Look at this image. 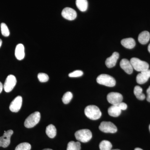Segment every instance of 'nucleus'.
<instances>
[{"label":"nucleus","instance_id":"nucleus-3","mask_svg":"<svg viewBox=\"0 0 150 150\" xmlns=\"http://www.w3.org/2000/svg\"><path fill=\"white\" fill-rule=\"evenodd\" d=\"M75 136L78 141L83 143H86L91 139L92 134L90 130L88 129H81L77 131L75 133Z\"/></svg>","mask_w":150,"mask_h":150},{"label":"nucleus","instance_id":"nucleus-16","mask_svg":"<svg viewBox=\"0 0 150 150\" xmlns=\"http://www.w3.org/2000/svg\"><path fill=\"white\" fill-rule=\"evenodd\" d=\"M121 43L123 47L128 49H132L136 46L135 40L131 38L122 39Z\"/></svg>","mask_w":150,"mask_h":150},{"label":"nucleus","instance_id":"nucleus-27","mask_svg":"<svg viewBox=\"0 0 150 150\" xmlns=\"http://www.w3.org/2000/svg\"><path fill=\"white\" fill-rule=\"evenodd\" d=\"M38 78L41 83L46 82L49 80L48 75L45 73H39L38 75Z\"/></svg>","mask_w":150,"mask_h":150},{"label":"nucleus","instance_id":"nucleus-12","mask_svg":"<svg viewBox=\"0 0 150 150\" xmlns=\"http://www.w3.org/2000/svg\"><path fill=\"white\" fill-rule=\"evenodd\" d=\"M150 78V70L148 69L146 71L141 72L138 74L136 78L137 83L139 84H143L146 83Z\"/></svg>","mask_w":150,"mask_h":150},{"label":"nucleus","instance_id":"nucleus-2","mask_svg":"<svg viewBox=\"0 0 150 150\" xmlns=\"http://www.w3.org/2000/svg\"><path fill=\"white\" fill-rule=\"evenodd\" d=\"M98 84L108 87H113L115 85L116 81L114 78L110 75L102 74L99 75L96 79Z\"/></svg>","mask_w":150,"mask_h":150},{"label":"nucleus","instance_id":"nucleus-11","mask_svg":"<svg viewBox=\"0 0 150 150\" xmlns=\"http://www.w3.org/2000/svg\"><path fill=\"white\" fill-rule=\"evenodd\" d=\"M62 16L68 20L73 21L77 17V13L76 11L71 8H65L62 11Z\"/></svg>","mask_w":150,"mask_h":150},{"label":"nucleus","instance_id":"nucleus-37","mask_svg":"<svg viewBox=\"0 0 150 150\" xmlns=\"http://www.w3.org/2000/svg\"><path fill=\"white\" fill-rule=\"evenodd\" d=\"M149 129H150V126H149Z\"/></svg>","mask_w":150,"mask_h":150},{"label":"nucleus","instance_id":"nucleus-4","mask_svg":"<svg viewBox=\"0 0 150 150\" xmlns=\"http://www.w3.org/2000/svg\"><path fill=\"white\" fill-rule=\"evenodd\" d=\"M40 118V112L38 111L33 112L25 119L24 122V126L27 128H33L38 123Z\"/></svg>","mask_w":150,"mask_h":150},{"label":"nucleus","instance_id":"nucleus-10","mask_svg":"<svg viewBox=\"0 0 150 150\" xmlns=\"http://www.w3.org/2000/svg\"><path fill=\"white\" fill-rule=\"evenodd\" d=\"M22 98L21 96H17L11 102L9 106V109L13 112H18L21 108L22 104Z\"/></svg>","mask_w":150,"mask_h":150},{"label":"nucleus","instance_id":"nucleus-9","mask_svg":"<svg viewBox=\"0 0 150 150\" xmlns=\"http://www.w3.org/2000/svg\"><path fill=\"white\" fill-rule=\"evenodd\" d=\"M13 130H9L4 131L3 136L0 137V147L6 148L10 145L11 142V138L13 134Z\"/></svg>","mask_w":150,"mask_h":150},{"label":"nucleus","instance_id":"nucleus-32","mask_svg":"<svg viewBox=\"0 0 150 150\" xmlns=\"http://www.w3.org/2000/svg\"><path fill=\"white\" fill-rule=\"evenodd\" d=\"M2 44V40L1 39H0V48Z\"/></svg>","mask_w":150,"mask_h":150},{"label":"nucleus","instance_id":"nucleus-14","mask_svg":"<svg viewBox=\"0 0 150 150\" xmlns=\"http://www.w3.org/2000/svg\"><path fill=\"white\" fill-rule=\"evenodd\" d=\"M119 57V54L118 52H114L112 56L108 57L105 61V64L106 67L108 68H111L115 67Z\"/></svg>","mask_w":150,"mask_h":150},{"label":"nucleus","instance_id":"nucleus-35","mask_svg":"<svg viewBox=\"0 0 150 150\" xmlns=\"http://www.w3.org/2000/svg\"><path fill=\"white\" fill-rule=\"evenodd\" d=\"M42 150H53L51 149H43Z\"/></svg>","mask_w":150,"mask_h":150},{"label":"nucleus","instance_id":"nucleus-30","mask_svg":"<svg viewBox=\"0 0 150 150\" xmlns=\"http://www.w3.org/2000/svg\"><path fill=\"white\" fill-rule=\"evenodd\" d=\"M147 96V100L148 102H150V86L146 91Z\"/></svg>","mask_w":150,"mask_h":150},{"label":"nucleus","instance_id":"nucleus-19","mask_svg":"<svg viewBox=\"0 0 150 150\" xmlns=\"http://www.w3.org/2000/svg\"><path fill=\"white\" fill-rule=\"evenodd\" d=\"M134 93L137 99L144 100L146 98V96L143 93V89L139 86H137L134 88Z\"/></svg>","mask_w":150,"mask_h":150},{"label":"nucleus","instance_id":"nucleus-13","mask_svg":"<svg viewBox=\"0 0 150 150\" xmlns=\"http://www.w3.org/2000/svg\"><path fill=\"white\" fill-rule=\"evenodd\" d=\"M121 69L125 71V72L129 74H131L133 72V69L131 62L127 59H123L120 63Z\"/></svg>","mask_w":150,"mask_h":150},{"label":"nucleus","instance_id":"nucleus-29","mask_svg":"<svg viewBox=\"0 0 150 150\" xmlns=\"http://www.w3.org/2000/svg\"><path fill=\"white\" fill-rule=\"evenodd\" d=\"M117 105L119 106L121 110H126L127 108V104H126V103H125L122 102L120 103H119V104Z\"/></svg>","mask_w":150,"mask_h":150},{"label":"nucleus","instance_id":"nucleus-22","mask_svg":"<svg viewBox=\"0 0 150 150\" xmlns=\"http://www.w3.org/2000/svg\"><path fill=\"white\" fill-rule=\"evenodd\" d=\"M81 144L79 142L71 141L69 142L67 146V150H81Z\"/></svg>","mask_w":150,"mask_h":150},{"label":"nucleus","instance_id":"nucleus-6","mask_svg":"<svg viewBox=\"0 0 150 150\" xmlns=\"http://www.w3.org/2000/svg\"><path fill=\"white\" fill-rule=\"evenodd\" d=\"M100 131L105 133H116L117 131L116 126L111 122L103 121L101 122L99 126Z\"/></svg>","mask_w":150,"mask_h":150},{"label":"nucleus","instance_id":"nucleus-15","mask_svg":"<svg viewBox=\"0 0 150 150\" xmlns=\"http://www.w3.org/2000/svg\"><path fill=\"white\" fill-rule=\"evenodd\" d=\"M15 55L18 60H22L25 57V48L24 46L21 43L18 44L16 46Z\"/></svg>","mask_w":150,"mask_h":150},{"label":"nucleus","instance_id":"nucleus-25","mask_svg":"<svg viewBox=\"0 0 150 150\" xmlns=\"http://www.w3.org/2000/svg\"><path fill=\"white\" fill-rule=\"evenodd\" d=\"M31 145L28 143H22L18 145L15 150H30Z\"/></svg>","mask_w":150,"mask_h":150},{"label":"nucleus","instance_id":"nucleus-5","mask_svg":"<svg viewBox=\"0 0 150 150\" xmlns=\"http://www.w3.org/2000/svg\"><path fill=\"white\" fill-rule=\"evenodd\" d=\"M133 69L137 71L142 72L149 69V64L146 62L137 58H132L130 60Z\"/></svg>","mask_w":150,"mask_h":150},{"label":"nucleus","instance_id":"nucleus-31","mask_svg":"<svg viewBox=\"0 0 150 150\" xmlns=\"http://www.w3.org/2000/svg\"><path fill=\"white\" fill-rule=\"evenodd\" d=\"M3 88H4V86H3L1 82H0V93L2 91Z\"/></svg>","mask_w":150,"mask_h":150},{"label":"nucleus","instance_id":"nucleus-24","mask_svg":"<svg viewBox=\"0 0 150 150\" xmlns=\"http://www.w3.org/2000/svg\"><path fill=\"white\" fill-rule=\"evenodd\" d=\"M73 98V94L71 92H67L63 96L62 100L65 104H68Z\"/></svg>","mask_w":150,"mask_h":150},{"label":"nucleus","instance_id":"nucleus-20","mask_svg":"<svg viewBox=\"0 0 150 150\" xmlns=\"http://www.w3.org/2000/svg\"><path fill=\"white\" fill-rule=\"evenodd\" d=\"M76 5L81 11L85 12L87 9L88 3L87 0H76Z\"/></svg>","mask_w":150,"mask_h":150},{"label":"nucleus","instance_id":"nucleus-8","mask_svg":"<svg viewBox=\"0 0 150 150\" xmlns=\"http://www.w3.org/2000/svg\"><path fill=\"white\" fill-rule=\"evenodd\" d=\"M107 99L108 102L112 105H117L122 102L123 96L117 92H111L108 94Z\"/></svg>","mask_w":150,"mask_h":150},{"label":"nucleus","instance_id":"nucleus-26","mask_svg":"<svg viewBox=\"0 0 150 150\" xmlns=\"http://www.w3.org/2000/svg\"><path fill=\"white\" fill-rule=\"evenodd\" d=\"M1 32L2 34L5 37H8L10 35V31L7 25L4 23L1 24Z\"/></svg>","mask_w":150,"mask_h":150},{"label":"nucleus","instance_id":"nucleus-33","mask_svg":"<svg viewBox=\"0 0 150 150\" xmlns=\"http://www.w3.org/2000/svg\"><path fill=\"white\" fill-rule=\"evenodd\" d=\"M148 51H149V52L150 53V43L149 44V46H148Z\"/></svg>","mask_w":150,"mask_h":150},{"label":"nucleus","instance_id":"nucleus-21","mask_svg":"<svg viewBox=\"0 0 150 150\" xmlns=\"http://www.w3.org/2000/svg\"><path fill=\"white\" fill-rule=\"evenodd\" d=\"M46 134L49 138L53 139L56 137L57 131L55 126L52 124H50L47 126L46 130Z\"/></svg>","mask_w":150,"mask_h":150},{"label":"nucleus","instance_id":"nucleus-28","mask_svg":"<svg viewBox=\"0 0 150 150\" xmlns=\"http://www.w3.org/2000/svg\"><path fill=\"white\" fill-rule=\"evenodd\" d=\"M83 74V72L81 70H76L73 72L70 73L69 76L70 77L76 78L81 76Z\"/></svg>","mask_w":150,"mask_h":150},{"label":"nucleus","instance_id":"nucleus-18","mask_svg":"<svg viewBox=\"0 0 150 150\" xmlns=\"http://www.w3.org/2000/svg\"><path fill=\"white\" fill-rule=\"evenodd\" d=\"M150 38L149 33L147 31H144L140 33L138 37V40L140 43L144 45L148 43Z\"/></svg>","mask_w":150,"mask_h":150},{"label":"nucleus","instance_id":"nucleus-36","mask_svg":"<svg viewBox=\"0 0 150 150\" xmlns=\"http://www.w3.org/2000/svg\"><path fill=\"white\" fill-rule=\"evenodd\" d=\"M120 150L119 149H114V150Z\"/></svg>","mask_w":150,"mask_h":150},{"label":"nucleus","instance_id":"nucleus-34","mask_svg":"<svg viewBox=\"0 0 150 150\" xmlns=\"http://www.w3.org/2000/svg\"><path fill=\"white\" fill-rule=\"evenodd\" d=\"M143 150L142 149H140V148H136V149H135V150Z\"/></svg>","mask_w":150,"mask_h":150},{"label":"nucleus","instance_id":"nucleus-7","mask_svg":"<svg viewBox=\"0 0 150 150\" xmlns=\"http://www.w3.org/2000/svg\"><path fill=\"white\" fill-rule=\"evenodd\" d=\"M17 83L16 78L13 75L8 76L6 79L4 85V88L5 91L9 93L11 91L15 86Z\"/></svg>","mask_w":150,"mask_h":150},{"label":"nucleus","instance_id":"nucleus-17","mask_svg":"<svg viewBox=\"0 0 150 150\" xmlns=\"http://www.w3.org/2000/svg\"><path fill=\"white\" fill-rule=\"evenodd\" d=\"M121 110L118 105H112L108 109V114L112 117H117L121 115Z\"/></svg>","mask_w":150,"mask_h":150},{"label":"nucleus","instance_id":"nucleus-23","mask_svg":"<svg viewBox=\"0 0 150 150\" xmlns=\"http://www.w3.org/2000/svg\"><path fill=\"white\" fill-rule=\"evenodd\" d=\"M112 148V144L110 142L107 140L102 141L99 144L100 150H111Z\"/></svg>","mask_w":150,"mask_h":150},{"label":"nucleus","instance_id":"nucleus-1","mask_svg":"<svg viewBox=\"0 0 150 150\" xmlns=\"http://www.w3.org/2000/svg\"><path fill=\"white\" fill-rule=\"evenodd\" d=\"M84 112L88 118L92 120L99 119L102 115L99 108L94 105H89L86 107Z\"/></svg>","mask_w":150,"mask_h":150}]
</instances>
